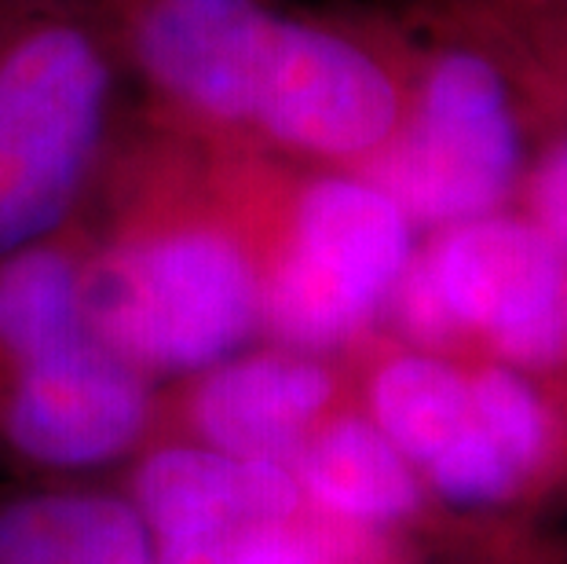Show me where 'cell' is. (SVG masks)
<instances>
[{"label":"cell","mask_w":567,"mask_h":564,"mask_svg":"<svg viewBox=\"0 0 567 564\" xmlns=\"http://www.w3.org/2000/svg\"><path fill=\"white\" fill-rule=\"evenodd\" d=\"M84 260V217L38 246L0 257V381L30 359L89 334Z\"/></svg>","instance_id":"4fadbf2b"},{"label":"cell","mask_w":567,"mask_h":564,"mask_svg":"<svg viewBox=\"0 0 567 564\" xmlns=\"http://www.w3.org/2000/svg\"><path fill=\"white\" fill-rule=\"evenodd\" d=\"M429 11L476 30L516 63L567 52V0H432Z\"/></svg>","instance_id":"9a60e30c"},{"label":"cell","mask_w":567,"mask_h":564,"mask_svg":"<svg viewBox=\"0 0 567 564\" xmlns=\"http://www.w3.org/2000/svg\"><path fill=\"white\" fill-rule=\"evenodd\" d=\"M143 114L216 147H257L293 11L271 0H95Z\"/></svg>","instance_id":"8992f818"},{"label":"cell","mask_w":567,"mask_h":564,"mask_svg":"<svg viewBox=\"0 0 567 564\" xmlns=\"http://www.w3.org/2000/svg\"><path fill=\"white\" fill-rule=\"evenodd\" d=\"M0 564H158V554L114 480H8L0 484Z\"/></svg>","instance_id":"8fae6325"},{"label":"cell","mask_w":567,"mask_h":564,"mask_svg":"<svg viewBox=\"0 0 567 564\" xmlns=\"http://www.w3.org/2000/svg\"><path fill=\"white\" fill-rule=\"evenodd\" d=\"M154 554L158 564H417L403 535L322 517L311 506L293 517L154 546Z\"/></svg>","instance_id":"5bb4252c"},{"label":"cell","mask_w":567,"mask_h":564,"mask_svg":"<svg viewBox=\"0 0 567 564\" xmlns=\"http://www.w3.org/2000/svg\"><path fill=\"white\" fill-rule=\"evenodd\" d=\"M352 400L348 352L252 341L195 375L162 381L154 440H190L235 459L293 465L308 437Z\"/></svg>","instance_id":"9c48e42d"},{"label":"cell","mask_w":567,"mask_h":564,"mask_svg":"<svg viewBox=\"0 0 567 564\" xmlns=\"http://www.w3.org/2000/svg\"><path fill=\"white\" fill-rule=\"evenodd\" d=\"M289 470L316 513L373 532L403 535L436 502L425 480L370 422L359 400L326 418Z\"/></svg>","instance_id":"7c38bea8"},{"label":"cell","mask_w":567,"mask_h":564,"mask_svg":"<svg viewBox=\"0 0 567 564\" xmlns=\"http://www.w3.org/2000/svg\"><path fill=\"white\" fill-rule=\"evenodd\" d=\"M162 381L92 334L0 381V473L81 480L125 470L154 440Z\"/></svg>","instance_id":"52a82bcc"},{"label":"cell","mask_w":567,"mask_h":564,"mask_svg":"<svg viewBox=\"0 0 567 564\" xmlns=\"http://www.w3.org/2000/svg\"><path fill=\"white\" fill-rule=\"evenodd\" d=\"M381 330L425 352L557 375L567 367V271L520 209L440 227L417 243Z\"/></svg>","instance_id":"5b68a950"},{"label":"cell","mask_w":567,"mask_h":564,"mask_svg":"<svg viewBox=\"0 0 567 564\" xmlns=\"http://www.w3.org/2000/svg\"><path fill=\"white\" fill-rule=\"evenodd\" d=\"M84 322L154 381L264 341L260 275L216 147L136 114L84 206Z\"/></svg>","instance_id":"6da1fadb"},{"label":"cell","mask_w":567,"mask_h":564,"mask_svg":"<svg viewBox=\"0 0 567 564\" xmlns=\"http://www.w3.org/2000/svg\"><path fill=\"white\" fill-rule=\"evenodd\" d=\"M117 484L147 524L154 546L293 517L308 506L289 465L235 459L168 437L151 440Z\"/></svg>","instance_id":"30bf717a"},{"label":"cell","mask_w":567,"mask_h":564,"mask_svg":"<svg viewBox=\"0 0 567 564\" xmlns=\"http://www.w3.org/2000/svg\"><path fill=\"white\" fill-rule=\"evenodd\" d=\"M520 213L549 238L567 271V117L560 114L557 129H546L535 154L527 162V173L516 191Z\"/></svg>","instance_id":"2e32d148"},{"label":"cell","mask_w":567,"mask_h":564,"mask_svg":"<svg viewBox=\"0 0 567 564\" xmlns=\"http://www.w3.org/2000/svg\"><path fill=\"white\" fill-rule=\"evenodd\" d=\"M516 63V59H513ZM524 74L535 81V89L546 95V103L553 111L567 114V52L560 55H549V59H538V63H516Z\"/></svg>","instance_id":"e0dca14e"},{"label":"cell","mask_w":567,"mask_h":564,"mask_svg":"<svg viewBox=\"0 0 567 564\" xmlns=\"http://www.w3.org/2000/svg\"><path fill=\"white\" fill-rule=\"evenodd\" d=\"M216 158L257 260L264 341L344 356L381 330L417 249L406 213L359 173L243 147Z\"/></svg>","instance_id":"7a4b0ae2"},{"label":"cell","mask_w":567,"mask_h":564,"mask_svg":"<svg viewBox=\"0 0 567 564\" xmlns=\"http://www.w3.org/2000/svg\"><path fill=\"white\" fill-rule=\"evenodd\" d=\"M95 0H0V257L74 224L117 132Z\"/></svg>","instance_id":"3957f363"},{"label":"cell","mask_w":567,"mask_h":564,"mask_svg":"<svg viewBox=\"0 0 567 564\" xmlns=\"http://www.w3.org/2000/svg\"><path fill=\"white\" fill-rule=\"evenodd\" d=\"M400 129L359 170L417 232L513 209L538 140L560 114L520 66L480 33L429 11Z\"/></svg>","instance_id":"277c9868"},{"label":"cell","mask_w":567,"mask_h":564,"mask_svg":"<svg viewBox=\"0 0 567 564\" xmlns=\"http://www.w3.org/2000/svg\"><path fill=\"white\" fill-rule=\"evenodd\" d=\"M355 400L454 510H502L527 488L480 418L468 359L425 352L373 330L348 352Z\"/></svg>","instance_id":"ba28073f"}]
</instances>
